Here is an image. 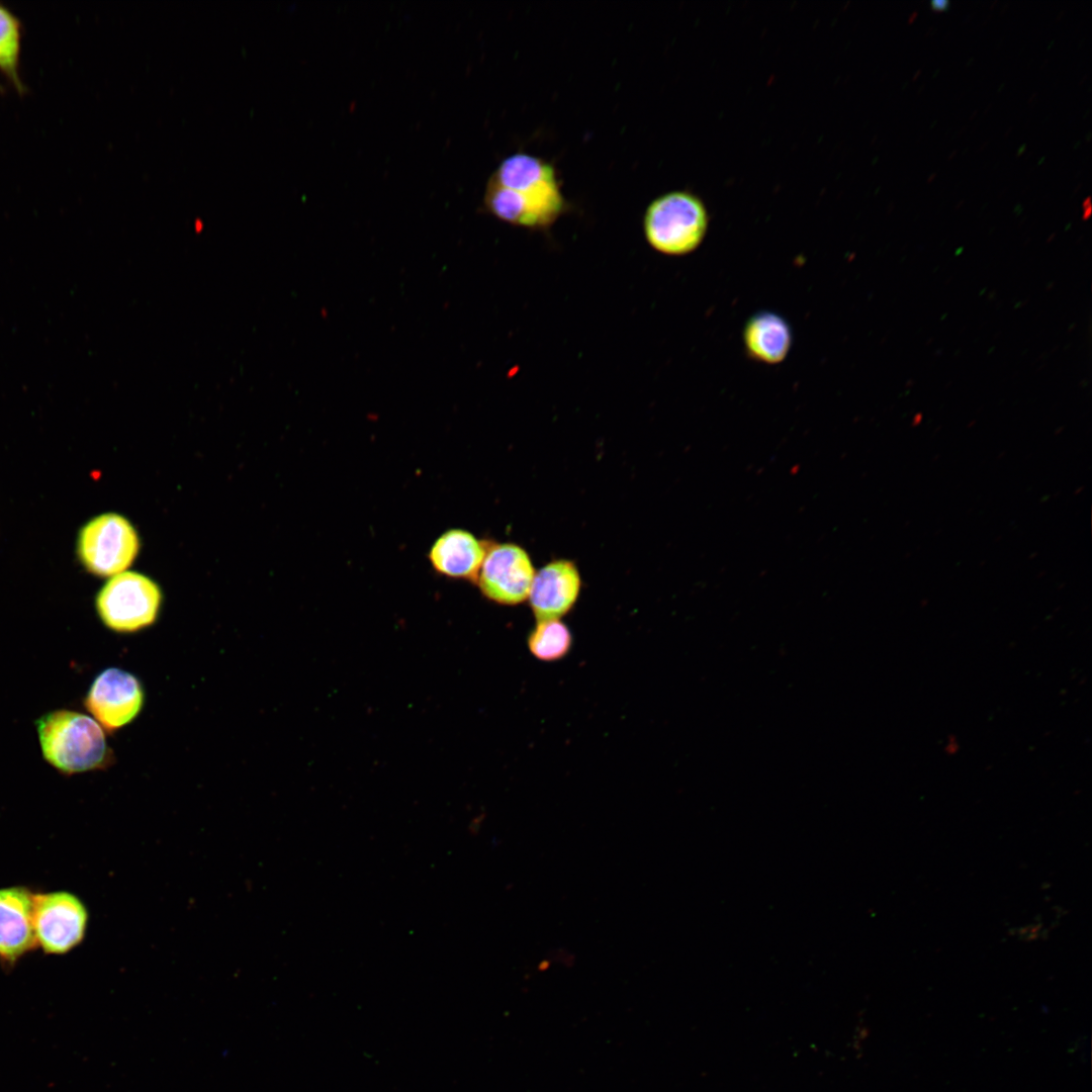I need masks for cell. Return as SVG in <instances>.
<instances>
[{
    "label": "cell",
    "instance_id": "obj_4",
    "mask_svg": "<svg viewBox=\"0 0 1092 1092\" xmlns=\"http://www.w3.org/2000/svg\"><path fill=\"white\" fill-rule=\"evenodd\" d=\"M160 586L149 576L134 571L113 575L96 598L97 613L110 630L129 634L152 626L162 606Z\"/></svg>",
    "mask_w": 1092,
    "mask_h": 1092
},
{
    "label": "cell",
    "instance_id": "obj_15",
    "mask_svg": "<svg viewBox=\"0 0 1092 1092\" xmlns=\"http://www.w3.org/2000/svg\"><path fill=\"white\" fill-rule=\"evenodd\" d=\"M930 6H931V8L933 10H936V11L937 10H945V9L948 8L949 2L947 0H934V1H931Z\"/></svg>",
    "mask_w": 1092,
    "mask_h": 1092
},
{
    "label": "cell",
    "instance_id": "obj_7",
    "mask_svg": "<svg viewBox=\"0 0 1092 1092\" xmlns=\"http://www.w3.org/2000/svg\"><path fill=\"white\" fill-rule=\"evenodd\" d=\"M535 573L529 554L521 546L487 544L475 582L486 599L514 606L528 599Z\"/></svg>",
    "mask_w": 1092,
    "mask_h": 1092
},
{
    "label": "cell",
    "instance_id": "obj_16",
    "mask_svg": "<svg viewBox=\"0 0 1092 1092\" xmlns=\"http://www.w3.org/2000/svg\"><path fill=\"white\" fill-rule=\"evenodd\" d=\"M1091 212H1092L1091 198H1090V196H1088L1083 201V219H1088L1089 216L1091 215Z\"/></svg>",
    "mask_w": 1092,
    "mask_h": 1092
},
{
    "label": "cell",
    "instance_id": "obj_9",
    "mask_svg": "<svg viewBox=\"0 0 1092 1092\" xmlns=\"http://www.w3.org/2000/svg\"><path fill=\"white\" fill-rule=\"evenodd\" d=\"M34 893L23 886L0 888V963L13 966L37 947Z\"/></svg>",
    "mask_w": 1092,
    "mask_h": 1092
},
{
    "label": "cell",
    "instance_id": "obj_11",
    "mask_svg": "<svg viewBox=\"0 0 1092 1092\" xmlns=\"http://www.w3.org/2000/svg\"><path fill=\"white\" fill-rule=\"evenodd\" d=\"M487 543L471 532L452 528L431 545L428 559L440 575L475 582L486 553Z\"/></svg>",
    "mask_w": 1092,
    "mask_h": 1092
},
{
    "label": "cell",
    "instance_id": "obj_2",
    "mask_svg": "<svg viewBox=\"0 0 1092 1092\" xmlns=\"http://www.w3.org/2000/svg\"><path fill=\"white\" fill-rule=\"evenodd\" d=\"M44 759L65 775L106 768L113 752L93 718L69 710L44 714L36 721Z\"/></svg>",
    "mask_w": 1092,
    "mask_h": 1092
},
{
    "label": "cell",
    "instance_id": "obj_8",
    "mask_svg": "<svg viewBox=\"0 0 1092 1092\" xmlns=\"http://www.w3.org/2000/svg\"><path fill=\"white\" fill-rule=\"evenodd\" d=\"M144 704L145 691L139 678L117 667L100 672L84 699L87 711L109 733L133 721Z\"/></svg>",
    "mask_w": 1092,
    "mask_h": 1092
},
{
    "label": "cell",
    "instance_id": "obj_17",
    "mask_svg": "<svg viewBox=\"0 0 1092 1092\" xmlns=\"http://www.w3.org/2000/svg\"><path fill=\"white\" fill-rule=\"evenodd\" d=\"M916 15H917V13H916V12H913V13L911 14L910 18H909V22H911V21H912V20H913V19H914V18L916 17Z\"/></svg>",
    "mask_w": 1092,
    "mask_h": 1092
},
{
    "label": "cell",
    "instance_id": "obj_6",
    "mask_svg": "<svg viewBox=\"0 0 1092 1092\" xmlns=\"http://www.w3.org/2000/svg\"><path fill=\"white\" fill-rule=\"evenodd\" d=\"M89 913L74 893L59 890L34 895L33 929L36 945L46 954L63 956L84 939Z\"/></svg>",
    "mask_w": 1092,
    "mask_h": 1092
},
{
    "label": "cell",
    "instance_id": "obj_3",
    "mask_svg": "<svg viewBox=\"0 0 1092 1092\" xmlns=\"http://www.w3.org/2000/svg\"><path fill=\"white\" fill-rule=\"evenodd\" d=\"M709 214L704 202L689 191H671L647 207L643 231L649 246L666 256H685L704 241Z\"/></svg>",
    "mask_w": 1092,
    "mask_h": 1092
},
{
    "label": "cell",
    "instance_id": "obj_14",
    "mask_svg": "<svg viewBox=\"0 0 1092 1092\" xmlns=\"http://www.w3.org/2000/svg\"><path fill=\"white\" fill-rule=\"evenodd\" d=\"M19 25L6 9L0 7V69L16 77L19 56Z\"/></svg>",
    "mask_w": 1092,
    "mask_h": 1092
},
{
    "label": "cell",
    "instance_id": "obj_10",
    "mask_svg": "<svg viewBox=\"0 0 1092 1092\" xmlns=\"http://www.w3.org/2000/svg\"><path fill=\"white\" fill-rule=\"evenodd\" d=\"M581 579L575 564L555 560L535 573L529 602L538 621L558 620L574 606L580 592Z\"/></svg>",
    "mask_w": 1092,
    "mask_h": 1092
},
{
    "label": "cell",
    "instance_id": "obj_13",
    "mask_svg": "<svg viewBox=\"0 0 1092 1092\" xmlns=\"http://www.w3.org/2000/svg\"><path fill=\"white\" fill-rule=\"evenodd\" d=\"M530 652L543 661H555L563 658L572 645L569 628L558 620L538 621L528 636Z\"/></svg>",
    "mask_w": 1092,
    "mask_h": 1092
},
{
    "label": "cell",
    "instance_id": "obj_5",
    "mask_svg": "<svg viewBox=\"0 0 1092 1092\" xmlns=\"http://www.w3.org/2000/svg\"><path fill=\"white\" fill-rule=\"evenodd\" d=\"M140 549L139 535L124 517L108 513L88 522L81 530L78 550L86 568L97 575L124 572Z\"/></svg>",
    "mask_w": 1092,
    "mask_h": 1092
},
{
    "label": "cell",
    "instance_id": "obj_1",
    "mask_svg": "<svg viewBox=\"0 0 1092 1092\" xmlns=\"http://www.w3.org/2000/svg\"><path fill=\"white\" fill-rule=\"evenodd\" d=\"M485 209L516 226L543 231L566 209L553 167L529 154L506 158L489 177Z\"/></svg>",
    "mask_w": 1092,
    "mask_h": 1092
},
{
    "label": "cell",
    "instance_id": "obj_12",
    "mask_svg": "<svg viewBox=\"0 0 1092 1092\" xmlns=\"http://www.w3.org/2000/svg\"><path fill=\"white\" fill-rule=\"evenodd\" d=\"M793 342L789 323L772 311H759L743 329L744 349L749 358L763 364H779L789 354Z\"/></svg>",
    "mask_w": 1092,
    "mask_h": 1092
}]
</instances>
